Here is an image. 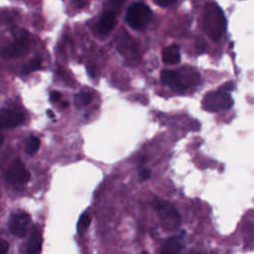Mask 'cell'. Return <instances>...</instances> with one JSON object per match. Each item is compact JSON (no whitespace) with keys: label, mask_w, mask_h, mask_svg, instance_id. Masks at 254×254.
Listing matches in <instances>:
<instances>
[{"label":"cell","mask_w":254,"mask_h":254,"mask_svg":"<svg viewBox=\"0 0 254 254\" xmlns=\"http://www.w3.org/2000/svg\"><path fill=\"white\" fill-rule=\"evenodd\" d=\"M233 89H234V84H233V82H231V81L226 82V83L222 84V85L219 87V90L225 91V92H228V93H229L231 90H233Z\"/></svg>","instance_id":"ffe728a7"},{"label":"cell","mask_w":254,"mask_h":254,"mask_svg":"<svg viewBox=\"0 0 254 254\" xmlns=\"http://www.w3.org/2000/svg\"><path fill=\"white\" fill-rule=\"evenodd\" d=\"M62 106H63V107H67V106H68L67 101H63V102H62Z\"/></svg>","instance_id":"484cf974"},{"label":"cell","mask_w":254,"mask_h":254,"mask_svg":"<svg viewBox=\"0 0 254 254\" xmlns=\"http://www.w3.org/2000/svg\"><path fill=\"white\" fill-rule=\"evenodd\" d=\"M116 24V14L114 11H107L102 14L98 21L97 30L101 35L108 34Z\"/></svg>","instance_id":"8fae6325"},{"label":"cell","mask_w":254,"mask_h":254,"mask_svg":"<svg viewBox=\"0 0 254 254\" xmlns=\"http://www.w3.org/2000/svg\"><path fill=\"white\" fill-rule=\"evenodd\" d=\"M173 3H175V1H164V0L163 1H158V0L155 1V4H157L160 7H167L169 5H172Z\"/></svg>","instance_id":"cb8c5ba5"},{"label":"cell","mask_w":254,"mask_h":254,"mask_svg":"<svg viewBox=\"0 0 254 254\" xmlns=\"http://www.w3.org/2000/svg\"><path fill=\"white\" fill-rule=\"evenodd\" d=\"M116 48L119 53L129 62L130 64H137L140 61V54L136 43L125 31L121 32L115 40Z\"/></svg>","instance_id":"8992f818"},{"label":"cell","mask_w":254,"mask_h":254,"mask_svg":"<svg viewBox=\"0 0 254 254\" xmlns=\"http://www.w3.org/2000/svg\"><path fill=\"white\" fill-rule=\"evenodd\" d=\"M152 205L158 214L162 227L165 230L173 231L180 226V213L171 203L160 198H155L152 202Z\"/></svg>","instance_id":"7a4b0ae2"},{"label":"cell","mask_w":254,"mask_h":254,"mask_svg":"<svg viewBox=\"0 0 254 254\" xmlns=\"http://www.w3.org/2000/svg\"><path fill=\"white\" fill-rule=\"evenodd\" d=\"M61 97H62V95H61V93L59 91H52L51 94H50V99L52 101H55V102L59 101L61 99Z\"/></svg>","instance_id":"7402d4cb"},{"label":"cell","mask_w":254,"mask_h":254,"mask_svg":"<svg viewBox=\"0 0 254 254\" xmlns=\"http://www.w3.org/2000/svg\"><path fill=\"white\" fill-rule=\"evenodd\" d=\"M182 244L180 238L177 236L169 238L162 247L161 254H180Z\"/></svg>","instance_id":"5bb4252c"},{"label":"cell","mask_w":254,"mask_h":254,"mask_svg":"<svg viewBox=\"0 0 254 254\" xmlns=\"http://www.w3.org/2000/svg\"><path fill=\"white\" fill-rule=\"evenodd\" d=\"M162 60L165 64H175L181 61L180 46L173 44L165 48L162 52Z\"/></svg>","instance_id":"4fadbf2b"},{"label":"cell","mask_w":254,"mask_h":254,"mask_svg":"<svg viewBox=\"0 0 254 254\" xmlns=\"http://www.w3.org/2000/svg\"><path fill=\"white\" fill-rule=\"evenodd\" d=\"M31 217L26 212L13 213L9 219V229L12 234L18 237L25 236L27 232V225L29 224Z\"/></svg>","instance_id":"ba28073f"},{"label":"cell","mask_w":254,"mask_h":254,"mask_svg":"<svg viewBox=\"0 0 254 254\" xmlns=\"http://www.w3.org/2000/svg\"><path fill=\"white\" fill-rule=\"evenodd\" d=\"M2 143H3V136H2V134L0 133V147H1Z\"/></svg>","instance_id":"4316f807"},{"label":"cell","mask_w":254,"mask_h":254,"mask_svg":"<svg viewBox=\"0 0 254 254\" xmlns=\"http://www.w3.org/2000/svg\"><path fill=\"white\" fill-rule=\"evenodd\" d=\"M233 105V99L228 92L217 90L205 94L202 99V107L209 112L229 109Z\"/></svg>","instance_id":"5b68a950"},{"label":"cell","mask_w":254,"mask_h":254,"mask_svg":"<svg viewBox=\"0 0 254 254\" xmlns=\"http://www.w3.org/2000/svg\"><path fill=\"white\" fill-rule=\"evenodd\" d=\"M91 99H92V96L89 92L81 91V92H79L75 95L74 102L77 106H85V105L90 103Z\"/></svg>","instance_id":"2e32d148"},{"label":"cell","mask_w":254,"mask_h":254,"mask_svg":"<svg viewBox=\"0 0 254 254\" xmlns=\"http://www.w3.org/2000/svg\"><path fill=\"white\" fill-rule=\"evenodd\" d=\"M5 178L12 185L23 186L30 180V173L27 171L24 164L20 160H16L7 170Z\"/></svg>","instance_id":"52a82bcc"},{"label":"cell","mask_w":254,"mask_h":254,"mask_svg":"<svg viewBox=\"0 0 254 254\" xmlns=\"http://www.w3.org/2000/svg\"><path fill=\"white\" fill-rule=\"evenodd\" d=\"M140 177L142 180H147L151 177V171L150 170H147V169H144L140 172Z\"/></svg>","instance_id":"603a6c76"},{"label":"cell","mask_w":254,"mask_h":254,"mask_svg":"<svg viewBox=\"0 0 254 254\" xmlns=\"http://www.w3.org/2000/svg\"><path fill=\"white\" fill-rule=\"evenodd\" d=\"M206 42L200 38V37H197L196 40H195V49H196V52L198 54H201V53H204L205 50H206Z\"/></svg>","instance_id":"d6986e66"},{"label":"cell","mask_w":254,"mask_h":254,"mask_svg":"<svg viewBox=\"0 0 254 254\" xmlns=\"http://www.w3.org/2000/svg\"><path fill=\"white\" fill-rule=\"evenodd\" d=\"M161 80L165 85L169 86L171 89H173L176 92L185 93L188 89L185 86L182 76L178 69L177 70H171V69L163 70L161 72Z\"/></svg>","instance_id":"9c48e42d"},{"label":"cell","mask_w":254,"mask_h":254,"mask_svg":"<svg viewBox=\"0 0 254 254\" xmlns=\"http://www.w3.org/2000/svg\"><path fill=\"white\" fill-rule=\"evenodd\" d=\"M225 17L220 7L214 2H207L203 8L202 29L213 41H218L225 30Z\"/></svg>","instance_id":"6da1fadb"},{"label":"cell","mask_w":254,"mask_h":254,"mask_svg":"<svg viewBox=\"0 0 254 254\" xmlns=\"http://www.w3.org/2000/svg\"><path fill=\"white\" fill-rule=\"evenodd\" d=\"M151 9L141 2L132 3L126 11V22L134 30H142L152 19Z\"/></svg>","instance_id":"3957f363"},{"label":"cell","mask_w":254,"mask_h":254,"mask_svg":"<svg viewBox=\"0 0 254 254\" xmlns=\"http://www.w3.org/2000/svg\"><path fill=\"white\" fill-rule=\"evenodd\" d=\"M40 147V140L37 137H30L26 143V153L34 155Z\"/></svg>","instance_id":"e0dca14e"},{"label":"cell","mask_w":254,"mask_h":254,"mask_svg":"<svg viewBox=\"0 0 254 254\" xmlns=\"http://www.w3.org/2000/svg\"><path fill=\"white\" fill-rule=\"evenodd\" d=\"M14 41L0 48V55L3 58L20 57L28 52L29 34L24 30H15L13 32Z\"/></svg>","instance_id":"277c9868"},{"label":"cell","mask_w":254,"mask_h":254,"mask_svg":"<svg viewBox=\"0 0 254 254\" xmlns=\"http://www.w3.org/2000/svg\"><path fill=\"white\" fill-rule=\"evenodd\" d=\"M8 243L4 239H0V254H7Z\"/></svg>","instance_id":"44dd1931"},{"label":"cell","mask_w":254,"mask_h":254,"mask_svg":"<svg viewBox=\"0 0 254 254\" xmlns=\"http://www.w3.org/2000/svg\"><path fill=\"white\" fill-rule=\"evenodd\" d=\"M24 122V115L18 110H0V129L14 128Z\"/></svg>","instance_id":"30bf717a"},{"label":"cell","mask_w":254,"mask_h":254,"mask_svg":"<svg viewBox=\"0 0 254 254\" xmlns=\"http://www.w3.org/2000/svg\"><path fill=\"white\" fill-rule=\"evenodd\" d=\"M47 115H49L51 118H54L55 117V114H54V112L52 111V110H47Z\"/></svg>","instance_id":"d4e9b609"},{"label":"cell","mask_w":254,"mask_h":254,"mask_svg":"<svg viewBox=\"0 0 254 254\" xmlns=\"http://www.w3.org/2000/svg\"><path fill=\"white\" fill-rule=\"evenodd\" d=\"M142 254H148V253H147V252H143Z\"/></svg>","instance_id":"83f0119b"},{"label":"cell","mask_w":254,"mask_h":254,"mask_svg":"<svg viewBox=\"0 0 254 254\" xmlns=\"http://www.w3.org/2000/svg\"><path fill=\"white\" fill-rule=\"evenodd\" d=\"M41 63H42V59L40 57H37L35 58L34 60H32L28 65L23 69V72L25 70V72H30V71H33V70H36L38 68H40L41 66Z\"/></svg>","instance_id":"ac0fdd59"},{"label":"cell","mask_w":254,"mask_h":254,"mask_svg":"<svg viewBox=\"0 0 254 254\" xmlns=\"http://www.w3.org/2000/svg\"><path fill=\"white\" fill-rule=\"evenodd\" d=\"M42 234L38 227L34 226L31 230L28 246H27V252L28 254H40L42 250Z\"/></svg>","instance_id":"7c38bea8"},{"label":"cell","mask_w":254,"mask_h":254,"mask_svg":"<svg viewBox=\"0 0 254 254\" xmlns=\"http://www.w3.org/2000/svg\"><path fill=\"white\" fill-rule=\"evenodd\" d=\"M90 216L88 213L84 212L80 215L78 221H77V225H76V229H77V232L78 234H82L86 229L87 227L89 226L90 224Z\"/></svg>","instance_id":"9a60e30c"}]
</instances>
